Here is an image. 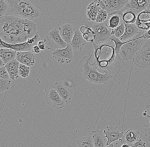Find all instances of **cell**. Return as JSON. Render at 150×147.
I'll list each match as a JSON object with an SVG mask.
<instances>
[{
  "instance_id": "cell-24",
  "label": "cell",
  "mask_w": 150,
  "mask_h": 147,
  "mask_svg": "<svg viewBox=\"0 0 150 147\" xmlns=\"http://www.w3.org/2000/svg\"><path fill=\"white\" fill-rule=\"evenodd\" d=\"M101 9L102 8L95 1L90 4L87 7V16L88 20L92 22H95Z\"/></svg>"
},
{
  "instance_id": "cell-30",
  "label": "cell",
  "mask_w": 150,
  "mask_h": 147,
  "mask_svg": "<svg viewBox=\"0 0 150 147\" xmlns=\"http://www.w3.org/2000/svg\"><path fill=\"white\" fill-rule=\"evenodd\" d=\"M125 27L124 22H122L117 27L112 29L111 34L117 38H120L125 32Z\"/></svg>"
},
{
  "instance_id": "cell-1",
  "label": "cell",
  "mask_w": 150,
  "mask_h": 147,
  "mask_svg": "<svg viewBox=\"0 0 150 147\" xmlns=\"http://www.w3.org/2000/svg\"><path fill=\"white\" fill-rule=\"evenodd\" d=\"M37 33V25L32 20L11 15L1 18L0 37L6 43H23Z\"/></svg>"
},
{
  "instance_id": "cell-39",
  "label": "cell",
  "mask_w": 150,
  "mask_h": 147,
  "mask_svg": "<svg viewBox=\"0 0 150 147\" xmlns=\"http://www.w3.org/2000/svg\"><path fill=\"white\" fill-rule=\"evenodd\" d=\"M38 46L41 50H45L47 49L46 45L44 41H40L38 42Z\"/></svg>"
},
{
  "instance_id": "cell-13",
  "label": "cell",
  "mask_w": 150,
  "mask_h": 147,
  "mask_svg": "<svg viewBox=\"0 0 150 147\" xmlns=\"http://www.w3.org/2000/svg\"><path fill=\"white\" fill-rule=\"evenodd\" d=\"M45 100L49 105L57 110L63 108L66 105L56 90L52 88L47 92Z\"/></svg>"
},
{
  "instance_id": "cell-8",
  "label": "cell",
  "mask_w": 150,
  "mask_h": 147,
  "mask_svg": "<svg viewBox=\"0 0 150 147\" xmlns=\"http://www.w3.org/2000/svg\"><path fill=\"white\" fill-rule=\"evenodd\" d=\"M40 35L38 32L34 37L28 39L26 41L17 44H11L3 41L0 39V47L1 48H6L11 49L17 52L29 51L32 50L33 47L38 45V42L40 41Z\"/></svg>"
},
{
  "instance_id": "cell-16",
  "label": "cell",
  "mask_w": 150,
  "mask_h": 147,
  "mask_svg": "<svg viewBox=\"0 0 150 147\" xmlns=\"http://www.w3.org/2000/svg\"><path fill=\"white\" fill-rule=\"evenodd\" d=\"M127 4L125 9H130L138 15L142 11L148 8L149 0H126Z\"/></svg>"
},
{
  "instance_id": "cell-43",
  "label": "cell",
  "mask_w": 150,
  "mask_h": 147,
  "mask_svg": "<svg viewBox=\"0 0 150 147\" xmlns=\"http://www.w3.org/2000/svg\"><path fill=\"white\" fill-rule=\"evenodd\" d=\"M122 145L121 147H131V146L127 143H122Z\"/></svg>"
},
{
  "instance_id": "cell-11",
  "label": "cell",
  "mask_w": 150,
  "mask_h": 147,
  "mask_svg": "<svg viewBox=\"0 0 150 147\" xmlns=\"http://www.w3.org/2000/svg\"><path fill=\"white\" fill-rule=\"evenodd\" d=\"M51 88L56 90L66 104L70 103L74 94L73 87L71 83L67 81L58 80L52 83L50 89Z\"/></svg>"
},
{
  "instance_id": "cell-21",
  "label": "cell",
  "mask_w": 150,
  "mask_h": 147,
  "mask_svg": "<svg viewBox=\"0 0 150 147\" xmlns=\"http://www.w3.org/2000/svg\"><path fill=\"white\" fill-rule=\"evenodd\" d=\"M93 139L95 147H107L108 139L103 130H96L92 131L91 134Z\"/></svg>"
},
{
  "instance_id": "cell-27",
  "label": "cell",
  "mask_w": 150,
  "mask_h": 147,
  "mask_svg": "<svg viewBox=\"0 0 150 147\" xmlns=\"http://www.w3.org/2000/svg\"><path fill=\"white\" fill-rule=\"evenodd\" d=\"M80 30L81 32L84 39L87 42L91 43L94 42L96 35L92 28L83 25L80 28Z\"/></svg>"
},
{
  "instance_id": "cell-38",
  "label": "cell",
  "mask_w": 150,
  "mask_h": 147,
  "mask_svg": "<svg viewBox=\"0 0 150 147\" xmlns=\"http://www.w3.org/2000/svg\"><path fill=\"white\" fill-rule=\"evenodd\" d=\"M131 147H147V146H146V143L140 138L137 142L132 145Z\"/></svg>"
},
{
  "instance_id": "cell-2",
  "label": "cell",
  "mask_w": 150,
  "mask_h": 147,
  "mask_svg": "<svg viewBox=\"0 0 150 147\" xmlns=\"http://www.w3.org/2000/svg\"><path fill=\"white\" fill-rule=\"evenodd\" d=\"M112 41L110 39L101 44H97L93 43L94 49L93 65L96 69H99L105 72L113 69L114 66L118 67L120 61L122 58L121 56H117L115 51V48L112 44Z\"/></svg>"
},
{
  "instance_id": "cell-17",
  "label": "cell",
  "mask_w": 150,
  "mask_h": 147,
  "mask_svg": "<svg viewBox=\"0 0 150 147\" xmlns=\"http://www.w3.org/2000/svg\"><path fill=\"white\" fill-rule=\"evenodd\" d=\"M36 55L32 51L17 52L16 59L20 63L30 67L35 63Z\"/></svg>"
},
{
  "instance_id": "cell-26",
  "label": "cell",
  "mask_w": 150,
  "mask_h": 147,
  "mask_svg": "<svg viewBox=\"0 0 150 147\" xmlns=\"http://www.w3.org/2000/svg\"><path fill=\"white\" fill-rule=\"evenodd\" d=\"M122 21L124 23L133 24L135 23L138 14L130 9H125L122 13Z\"/></svg>"
},
{
  "instance_id": "cell-33",
  "label": "cell",
  "mask_w": 150,
  "mask_h": 147,
  "mask_svg": "<svg viewBox=\"0 0 150 147\" xmlns=\"http://www.w3.org/2000/svg\"><path fill=\"white\" fill-rule=\"evenodd\" d=\"M30 73V66L20 63L19 65V73L20 76L23 78L28 77Z\"/></svg>"
},
{
  "instance_id": "cell-36",
  "label": "cell",
  "mask_w": 150,
  "mask_h": 147,
  "mask_svg": "<svg viewBox=\"0 0 150 147\" xmlns=\"http://www.w3.org/2000/svg\"><path fill=\"white\" fill-rule=\"evenodd\" d=\"M150 109V106H149ZM142 115L145 117V119L147 121V124L144 125L145 129H144V131H145V136H148L150 135V115H148L147 113V111L145 110V112L142 114Z\"/></svg>"
},
{
  "instance_id": "cell-35",
  "label": "cell",
  "mask_w": 150,
  "mask_h": 147,
  "mask_svg": "<svg viewBox=\"0 0 150 147\" xmlns=\"http://www.w3.org/2000/svg\"><path fill=\"white\" fill-rule=\"evenodd\" d=\"M0 83H1L0 92H6L10 89L11 83V79L0 78Z\"/></svg>"
},
{
  "instance_id": "cell-7",
  "label": "cell",
  "mask_w": 150,
  "mask_h": 147,
  "mask_svg": "<svg viewBox=\"0 0 150 147\" xmlns=\"http://www.w3.org/2000/svg\"><path fill=\"white\" fill-rule=\"evenodd\" d=\"M44 41L46 45L47 49L52 51L66 48L68 44L61 37L59 28H55L50 32L44 39Z\"/></svg>"
},
{
  "instance_id": "cell-32",
  "label": "cell",
  "mask_w": 150,
  "mask_h": 147,
  "mask_svg": "<svg viewBox=\"0 0 150 147\" xmlns=\"http://www.w3.org/2000/svg\"><path fill=\"white\" fill-rule=\"evenodd\" d=\"M108 13L105 9H101L98 14L96 21V23H100L105 22L108 20Z\"/></svg>"
},
{
  "instance_id": "cell-23",
  "label": "cell",
  "mask_w": 150,
  "mask_h": 147,
  "mask_svg": "<svg viewBox=\"0 0 150 147\" xmlns=\"http://www.w3.org/2000/svg\"><path fill=\"white\" fill-rule=\"evenodd\" d=\"M20 64V63L16 59L5 65L9 73L10 79L15 80L19 77V70Z\"/></svg>"
},
{
  "instance_id": "cell-9",
  "label": "cell",
  "mask_w": 150,
  "mask_h": 147,
  "mask_svg": "<svg viewBox=\"0 0 150 147\" xmlns=\"http://www.w3.org/2000/svg\"><path fill=\"white\" fill-rule=\"evenodd\" d=\"M102 9L107 11L108 15L122 13L127 4L126 0H94Z\"/></svg>"
},
{
  "instance_id": "cell-10",
  "label": "cell",
  "mask_w": 150,
  "mask_h": 147,
  "mask_svg": "<svg viewBox=\"0 0 150 147\" xmlns=\"http://www.w3.org/2000/svg\"><path fill=\"white\" fill-rule=\"evenodd\" d=\"M133 61L134 64L139 68L150 69V39L146 40Z\"/></svg>"
},
{
  "instance_id": "cell-20",
  "label": "cell",
  "mask_w": 150,
  "mask_h": 147,
  "mask_svg": "<svg viewBox=\"0 0 150 147\" xmlns=\"http://www.w3.org/2000/svg\"><path fill=\"white\" fill-rule=\"evenodd\" d=\"M88 43L83 37L80 29L76 28L74 35L70 44L73 49L76 51H81Z\"/></svg>"
},
{
  "instance_id": "cell-42",
  "label": "cell",
  "mask_w": 150,
  "mask_h": 147,
  "mask_svg": "<svg viewBox=\"0 0 150 147\" xmlns=\"http://www.w3.org/2000/svg\"><path fill=\"white\" fill-rule=\"evenodd\" d=\"M5 65V64L4 62V61L1 58V59H0V67L4 66Z\"/></svg>"
},
{
  "instance_id": "cell-15",
  "label": "cell",
  "mask_w": 150,
  "mask_h": 147,
  "mask_svg": "<svg viewBox=\"0 0 150 147\" xmlns=\"http://www.w3.org/2000/svg\"><path fill=\"white\" fill-rule=\"evenodd\" d=\"M103 131L108 139L107 146L118 140L120 141L125 133L123 131L120 132L119 129L112 125L107 126Z\"/></svg>"
},
{
  "instance_id": "cell-41",
  "label": "cell",
  "mask_w": 150,
  "mask_h": 147,
  "mask_svg": "<svg viewBox=\"0 0 150 147\" xmlns=\"http://www.w3.org/2000/svg\"><path fill=\"white\" fill-rule=\"evenodd\" d=\"M143 37L147 40L150 39V29L143 34Z\"/></svg>"
},
{
  "instance_id": "cell-6",
  "label": "cell",
  "mask_w": 150,
  "mask_h": 147,
  "mask_svg": "<svg viewBox=\"0 0 150 147\" xmlns=\"http://www.w3.org/2000/svg\"><path fill=\"white\" fill-rule=\"evenodd\" d=\"M90 27L93 29L95 33L96 38L94 42L97 44H101L105 43L109 40L112 36V29L108 27L107 21L100 23L92 22Z\"/></svg>"
},
{
  "instance_id": "cell-3",
  "label": "cell",
  "mask_w": 150,
  "mask_h": 147,
  "mask_svg": "<svg viewBox=\"0 0 150 147\" xmlns=\"http://www.w3.org/2000/svg\"><path fill=\"white\" fill-rule=\"evenodd\" d=\"M5 1L9 7L7 15L14 16L32 20L40 17V9L33 0Z\"/></svg>"
},
{
  "instance_id": "cell-12",
  "label": "cell",
  "mask_w": 150,
  "mask_h": 147,
  "mask_svg": "<svg viewBox=\"0 0 150 147\" xmlns=\"http://www.w3.org/2000/svg\"><path fill=\"white\" fill-rule=\"evenodd\" d=\"M52 56L61 65L68 64L74 59L73 48L70 44H68L66 48L52 51Z\"/></svg>"
},
{
  "instance_id": "cell-19",
  "label": "cell",
  "mask_w": 150,
  "mask_h": 147,
  "mask_svg": "<svg viewBox=\"0 0 150 147\" xmlns=\"http://www.w3.org/2000/svg\"><path fill=\"white\" fill-rule=\"evenodd\" d=\"M124 23L125 27V32L123 35L120 38V40L122 42L127 41L131 39H133L136 37L139 34L143 31L137 27L135 23Z\"/></svg>"
},
{
  "instance_id": "cell-22",
  "label": "cell",
  "mask_w": 150,
  "mask_h": 147,
  "mask_svg": "<svg viewBox=\"0 0 150 147\" xmlns=\"http://www.w3.org/2000/svg\"><path fill=\"white\" fill-rule=\"evenodd\" d=\"M140 135L139 131L128 129L120 141L122 143H127L131 146L140 139Z\"/></svg>"
},
{
  "instance_id": "cell-31",
  "label": "cell",
  "mask_w": 150,
  "mask_h": 147,
  "mask_svg": "<svg viewBox=\"0 0 150 147\" xmlns=\"http://www.w3.org/2000/svg\"><path fill=\"white\" fill-rule=\"evenodd\" d=\"M110 39L114 42V44H115V50L116 54L117 56H120V52L121 48L123 45L125 44V42H122L120 40V38H117L114 35H112Z\"/></svg>"
},
{
  "instance_id": "cell-28",
  "label": "cell",
  "mask_w": 150,
  "mask_h": 147,
  "mask_svg": "<svg viewBox=\"0 0 150 147\" xmlns=\"http://www.w3.org/2000/svg\"><path fill=\"white\" fill-rule=\"evenodd\" d=\"M108 20V27L109 28L111 29H114L118 27L120 21H122L121 15L120 14L109 15Z\"/></svg>"
},
{
  "instance_id": "cell-25",
  "label": "cell",
  "mask_w": 150,
  "mask_h": 147,
  "mask_svg": "<svg viewBox=\"0 0 150 147\" xmlns=\"http://www.w3.org/2000/svg\"><path fill=\"white\" fill-rule=\"evenodd\" d=\"M17 52L16 51L11 49L2 48L0 49V57L6 64L16 59Z\"/></svg>"
},
{
  "instance_id": "cell-18",
  "label": "cell",
  "mask_w": 150,
  "mask_h": 147,
  "mask_svg": "<svg viewBox=\"0 0 150 147\" xmlns=\"http://www.w3.org/2000/svg\"><path fill=\"white\" fill-rule=\"evenodd\" d=\"M59 29L63 40L67 44H70L74 35L76 28L70 23H67L59 27Z\"/></svg>"
},
{
  "instance_id": "cell-34",
  "label": "cell",
  "mask_w": 150,
  "mask_h": 147,
  "mask_svg": "<svg viewBox=\"0 0 150 147\" xmlns=\"http://www.w3.org/2000/svg\"><path fill=\"white\" fill-rule=\"evenodd\" d=\"M9 7L5 0H0V17H3L8 15Z\"/></svg>"
},
{
  "instance_id": "cell-40",
  "label": "cell",
  "mask_w": 150,
  "mask_h": 147,
  "mask_svg": "<svg viewBox=\"0 0 150 147\" xmlns=\"http://www.w3.org/2000/svg\"><path fill=\"white\" fill-rule=\"evenodd\" d=\"M32 51L35 54H38L41 52V50L38 45H35L33 47Z\"/></svg>"
},
{
  "instance_id": "cell-4",
  "label": "cell",
  "mask_w": 150,
  "mask_h": 147,
  "mask_svg": "<svg viewBox=\"0 0 150 147\" xmlns=\"http://www.w3.org/2000/svg\"><path fill=\"white\" fill-rule=\"evenodd\" d=\"M93 55L84 56L79 62V68L84 78L94 84H105L110 82L112 76L108 72L101 73L91 63Z\"/></svg>"
},
{
  "instance_id": "cell-44",
  "label": "cell",
  "mask_w": 150,
  "mask_h": 147,
  "mask_svg": "<svg viewBox=\"0 0 150 147\" xmlns=\"http://www.w3.org/2000/svg\"><path fill=\"white\" fill-rule=\"evenodd\" d=\"M107 147H114V144H113V143H111L110 145H108Z\"/></svg>"
},
{
  "instance_id": "cell-14",
  "label": "cell",
  "mask_w": 150,
  "mask_h": 147,
  "mask_svg": "<svg viewBox=\"0 0 150 147\" xmlns=\"http://www.w3.org/2000/svg\"><path fill=\"white\" fill-rule=\"evenodd\" d=\"M135 24L141 30L147 32L150 30V9L149 7L138 14Z\"/></svg>"
},
{
  "instance_id": "cell-37",
  "label": "cell",
  "mask_w": 150,
  "mask_h": 147,
  "mask_svg": "<svg viewBox=\"0 0 150 147\" xmlns=\"http://www.w3.org/2000/svg\"><path fill=\"white\" fill-rule=\"evenodd\" d=\"M0 78L4 79H10V76L6 66L0 67Z\"/></svg>"
},
{
  "instance_id": "cell-29",
  "label": "cell",
  "mask_w": 150,
  "mask_h": 147,
  "mask_svg": "<svg viewBox=\"0 0 150 147\" xmlns=\"http://www.w3.org/2000/svg\"><path fill=\"white\" fill-rule=\"evenodd\" d=\"M78 147H95L93 139L91 136H84L76 141Z\"/></svg>"
},
{
  "instance_id": "cell-5",
  "label": "cell",
  "mask_w": 150,
  "mask_h": 147,
  "mask_svg": "<svg viewBox=\"0 0 150 147\" xmlns=\"http://www.w3.org/2000/svg\"><path fill=\"white\" fill-rule=\"evenodd\" d=\"M146 32L142 31L123 45L120 49V55L125 60H134L147 39L144 38L143 34Z\"/></svg>"
}]
</instances>
